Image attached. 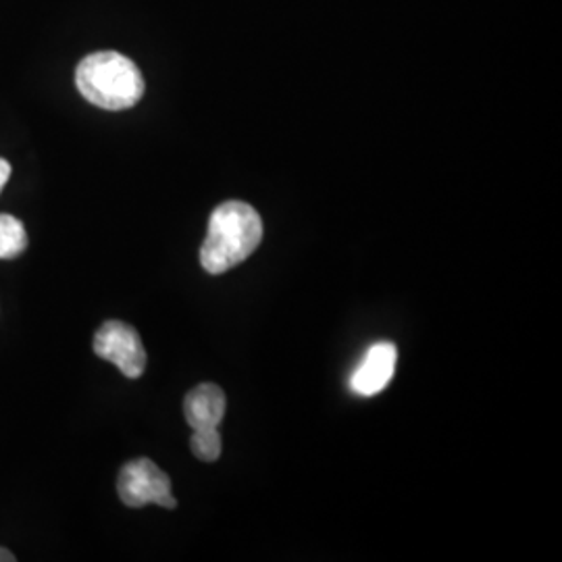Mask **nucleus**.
Here are the masks:
<instances>
[{
  "instance_id": "20e7f679",
  "label": "nucleus",
  "mask_w": 562,
  "mask_h": 562,
  "mask_svg": "<svg viewBox=\"0 0 562 562\" xmlns=\"http://www.w3.org/2000/svg\"><path fill=\"white\" fill-rule=\"evenodd\" d=\"M94 352L104 361L113 362L130 380H138L146 369L140 334L127 323H102L94 336Z\"/></svg>"
},
{
  "instance_id": "7ed1b4c3",
  "label": "nucleus",
  "mask_w": 562,
  "mask_h": 562,
  "mask_svg": "<svg viewBox=\"0 0 562 562\" xmlns=\"http://www.w3.org/2000/svg\"><path fill=\"white\" fill-rule=\"evenodd\" d=\"M117 494L121 503L130 508H142L146 504H159L162 508L178 506L171 494V480L148 459L130 461L121 469Z\"/></svg>"
},
{
  "instance_id": "39448f33",
  "label": "nucleus",
  "mask_w": 562,
  "mask_h": 562,
  "mask_svg": "<svg viewBox=\"0 0 562 562\" xmlns=\"http://www.w3.org/2000/svg\"><path fill=\"white\" fill-rule=\"evenodd\" d=\"M398 350L392 341L373 344L350 378V387L359 396H375L392 382Z\"/></svg>"
},
{
  "instance_id": "6e6552de",
  "label": "nucleus",
  "mask_w": 562,
  "mask_h": 562,
  "mask_svg": "<svg viewBox=\"0 0 562 562\" xmlns=\"http://www.w3.org/2000/svg\"><path fill=\"white\" fill-rule=\"evenodd\" d=\"M190 448L199 461L213 462L222 457L223 443L222 436L217 427H206V429H194Z\"/></svg>"
},
{
  "instance_id": "f03ea898",
  "label": "nucleus",
  "mask_w": 562,
  "mask_h": 562,
  "mask_svg": "<svg viewBox=\"0 0 562 562\" xmlns=\"http://www.w3.org/2000/svg\"><path fill=\"white\" fill-rule=\"evenodd\" d=\"M76 83L86 101L106 111L130 109L144 94V78L136 63L113 50H101L81 60Z\"/></svg>"
},
{
  "instance_id": "9d476101",
  "label": "nucleus",
  "mask_w": 562,
  "mask_h": 562,
  "mask_svg": "<svg viewBox=\"0 0 562 562\" xmlns=\"http://www.w3.org/2000/svg\"><path fill=\"white\" fill-rule=\"evenodd\" d=\"M15 561V557L9 552V550H4V548H0V562H13Z\"/></svg>"
},
{
  "instance_id": "423d86ee",
  "label": "nucleus",
  "mask_w": 562,
  "mask_h": 562,
  "mask_svg": "<svg viewBox=\"0 0 562 562\" xmlns=\"http://www.w3.org/2000/svg\"><path fill=\"white\" fill-rule=\"evenodd\" d=\"M183 415L192 429L220 427L225 417V394L215 383L196 385L183 401Z\"/></svg>"
},
{
  "instance_id": "1a4fd4ad",
  "label": "nucleus",
  "mask_w": 562,
  "mask_h": 562,
  "mask_svg": "<svg viewBox=\"0 0 562 562\" xmlns=\"http://www.w3.org/2000/svg\"><path fill=\"white\" fill-rule=\"evenodd\" d=\"M9 178H11V165H9V161L0 159V192H2V188H4Z\"/></svg>"
},
{
  "instance_id": "f257e3e1",
  "label": "nucleus",
  "mask_w": 562,
  "mask_h": 562,
  "mask_svg": "<svg viewBox=\"0 0 562 562\" xmlns=\"http://www.w3.org/2000/svg\"><path fill=\"white\" fill-rule=\"evenodd\" d=\"M262 240L261 215L246 202L220 204L202 241L201 265L211 276H220L246 261Z\"/></svg>"
},
{
  "instance_id": "0eeeda50",
  "label": "nucleus",
  "mask_w": 562,
  "mask_h": 562,
  "mask_svg": "<svg viewBox=\"0 0 562 562\" xmlns=\"http://www.w3.org/2000/svg\"><path fill=\"white\" fill-rule=\"evenodd\" d=\"M27 248V232L13 215H0V259H15Z\"/></svg>"
}]
</instances>
